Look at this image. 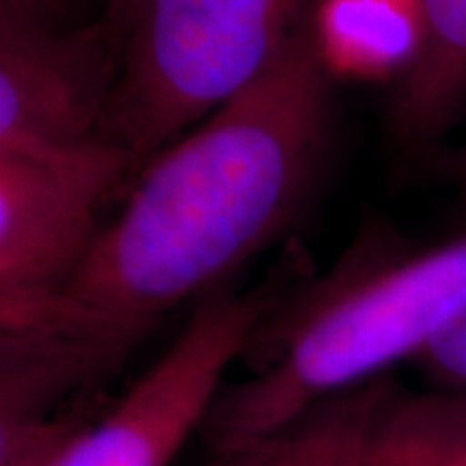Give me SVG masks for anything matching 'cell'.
<instances>
[{"instance_id": "6da1fadb", "label": "cell", "mask_w": 466, "mask_h": 466, "mask_svg": "<svg viewBox=\"0 0 466 466\" xmlns=\"http://www.w3.org/2000/svg\"><path fill=\"white\" fill-rule=\"evenodd\" d=\"M333 124L330 67L305 15L259 78L147 160L66 288L11 335L50 337L106 374L168 311L223 288L294 223Z\"/></svg>"}, {"instance_id": "7a4b0ae2", "label": "cell", "mask_w": 466, "mask_h": 466, "mask_svg": "<svg viewBox=\"0 0 466 466\" xmlns=\"http://www.w3.org/2000/svg\"><path fill=\"white\" fill-rule=\"evenodd\" d=\"M464 305L466 231L421 250L376 238L264 319L244 352L253 354V376L220 389L199 432L203 447L261 439L384 376Z\"/></svg>"}, {"instance_id": "3957f363", "label": "cell", "mask_w": 466, "mask_h": 466, "mask_svg": "<svg viewBox=\"0 0 466 466\" xmlns=\"http://www.w3.org/2000/svg\"><path fill=\"white\" fill-rule=\"evenodd\" d=\"M307 0H141L116 31L106 137L138 165L259 78L305 20Z\"/></svg>"}, {"instance_id": "277c9868", "label": "cell", "mask_w": 466, "mask_h": 466, "mask_svg": "<svg viewBox=\"0 0 466 466\" xmlns=\"http://www.w3.org/2000/svg\"><path fill=\"white\" fill-rule=\"evenodd\" d=\"M288 281L272 277L244 291L203 296L182 333L124 398L74 442L58 466H171L199 434L233 359L285 299Z\"/></svg>"}, {"instance_id": "5b68a950", "label": "cell", "mask_w": 466, "mask_h": 466, "mask_svg": "<svg viewBox=\"0 0 466 466\" xmlns=\"http://www.w3.org/2000/svg\"><path fill=\"white\" fill-rule=\"evenodd\" d=\"M141 171L113 141L0 151V330L33 322L78 270L110 192Z\"/></svg>"}, {"instance_id": "8992f818", "label": "cell", "mask_w": 466, "mask_h": 466, "mask_svg": "<svg viewBox=\"0 0 466 466\" xmlns=\"http://www.w3.org/2000/svg\"><path fill=\"white\" fill-rule=\"evenodd\" d=\"M116 72L106 22L69 31L0 20V151L108 141Z\"/></svg>"}, {"instance_id": "52a82bcc", "label": "cell", "mask_w": 466, "mask_h": 466, "mask_svg": "<svg viewBox=\"0 0 466 466\" xmlns=\"http://www.w3.org/2000/svg\"><path fill=\"white\" fill-rule=\"evenodd\" d=\"M423 39L395 80L389 134L408 154L436 149L466 115V0H421Z\"/></svg>"}, {"instance_id": "ba28073f", "label": "cell", "mask_w": 466, "mask_h": 466, "mask_svg": "<svg viewBox=\"0 0 466 466\" xmlns=\"http://www.w3.org/2000/svg\"><path fill=\"white\" fill-rule=\"evenodd\" d=\"M393 380L384 374L330 395L261 439L206 447L197 466H363L371 419Z\"/></svg>"}, {"instance_id": "9c48e42d", "label": "cell", "mask_w": 466, "mask_h": 466, "mask_svg": "<svg viewBox=\"0 0 466 466\" xmlns=\"http://www.w3.org/2000/svg\"><path fill=\"white\" fill-rule=\"evenodd\" d=\"M311 22L330 72L359 78L400 80L423 39L421 0H322Z\"/></svg>"}, {"instance_id": "30bf717a", "label": "cell", "mask_w": 466, "mask_h": 466, "mask_svg": "<svg viewBox=\"0 0 466 466\" xmlns=\"http://www.w3.org/2000/svg\"><path fill=\"white\" fill-rule=\"evenodd\" d=\"M363 466H466V395L395 380L371 419Z\"/></svg>"}, {"instance_id": "8fae6325", "label": "cell", "mask_w": 466, "mask_h": 466, "mask_svg": "<svg viewBox=\"0 0 466 466\" xmlns=\"http://www.w3.org/2000/svg\"><path fill=\"white\" fill-rule=\"evenodd\" d=\"M78 410L0 423V466H58L91 428Z\"/></svg>"}, {"instance_id": "7c38bea8", "label": "cell", "mask_w": 466, "mask_h": 466, "mask_svg": "<svg viewBox=\"0 0 466 466\" xmlns=\"http://www.w3.org/2000/svg\"><path fill=\"white\" fill-rule=\"evenodd\" d=\"M412 360L447 391L466 395V305L436 330Z\"/></svg>"}, {"instance_id": "4fadbf2b", "label": "cell", "mask_w": 466, "mask_h": 466, "mask_svg": "<svg viewBox=\"0 0 466 466\" xmlns=\"http://www.w3.org/2000/svg\"><path fill=\"white\" fill-rule=\"evenodd\" d=\"M76 0H0V20L39 26H61Z\"/></svg>"}, {"instance_id": "5bb4252c", "label": "cell", "mask_w": 466, "mask_h": 466, "mask_svg": "<svg viewBox=\"0 0 466 466\" xmlns=\"http://www.w3.org/2000/svg\"><path fill=\"white\" fill-rule=\"evenodd\" d=\"M138 3H141V0H110L106 25L113 28V33L121 31V26L130 20V15L134 14Z\"/></svg>"}, {"instance_id": "9a60e30c", "label": "cell", "mask_w": 466, "mask_h": 466, "mask_svg": "<svg viewBox=\"0 0 466 466\" xmlns=\"http://www.w3.org/2000/svg\"><path fill=\"white\" fill-rule=\"evenodd\" d=\"M445 167H447V171H450L453 182L460 186V190H462V195L466 199V143L460 149L453 151L450 158H447Z\"/></svg>"}]
</instances>
